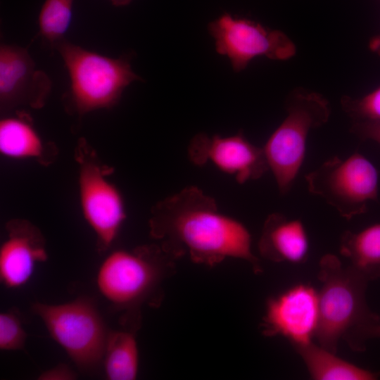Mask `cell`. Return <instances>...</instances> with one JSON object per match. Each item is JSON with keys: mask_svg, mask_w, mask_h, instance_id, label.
I'll list each match as a JSON object with an SVG mask.
<instances>
[{"mask_svg": "<svg viewBox=\"0 0 380 380\" xmlns=\"http://www.w3.org/2000/svg\"><path fill=\"white\" fill-rule=\"evenodd\" d=\"M110 2L116 6H122L129 4L132 0H109Z\"/></svg>", "mask_w": 380, "mask_h": 380, "instance_id": "cell-26", "label": "cell"}, {"mask_svg": "<svg viewBox=\"0 0 380 380\" xmlns=\"http://www.w3.org/2000/svg\"><path fill=\"white\" fill-rule=\"evenodd\" d=\"M318 324V291L301 283L268 298L260 329L264 336L285 338L294 347L312 341Z\"/></svg>", "mask_w": 380, "mask_h": 380, "instance_id": "cell-10", "label": "cell"}, {"mask_svg": "<svg viewBox=\"0 0 380 380\" xmlns=\"http://www.w3.org/2000/svg\"><path fill=\"white\" fill-rule=\"evenodd\" d=\"M78 163V191L82 215L94 231L99 253L115 241L126 218L122 196L110 180V169L103 165L84 139L75 151Z\"/></svg>", "mask_w": 380, "mask_h": 380, "instance_id": "cell-8", "label": "cell"}, {"mask_svg": "<svg viewBox=\"0 0 380 380\" xmlns=\"http://www.w3.org/2000/svg\"><path fill=\"white\" fill-rule=\"evenodd\" d=\"M216 51L227 56L235 72L243 70L255 58L285 61L296 53L291 39L280 30L224 13L208 25Z\"/></svg>", "mask_w": 380, "mask_h": 380, "instance_id": "cell-9", "label": "cell"}, {"mask_svg": "<svg viewBox=\"0 0 380 380\" xmlns=\"http://www.w3.org/2000/svg\"><path fill=\"white\" fill-rule=\"evenodd\" d=\"M293 348L301 357L312 379L374 380L379 377V373L342 359L313 341Z\"/></svg>", "mask_w": 380, "mask_h": 380, "instance_id": "cell-16", "label": "cell"}, {"mask_svg": "<svg viewBox=\"0 0 380 380\" xmlns=\"http://www.w3.org/2000/svg\"><path fill=\"white\" fill-rule=\"evenodd\" d=\"M371 338H380V322L360 329L346 342L353 350L362 351L366 348L367 341Z\"/></svg>", "mask_w": 380, "mask_h": 380, "instance_id": "cell-22", "label": "cell"}, {"mask_svg": "<svg viewBox=\"0 0 380 380\" xmlns=\"http://www.w3.org/2000/svg\"><path fill=\"white\" fill-rule=\"evenodd\" d=\"M150 234L177 260L213 267L229 258L249 263L256 274L260 262L252 251V239L240 221L222 213L215 201L189 186L158 202L151 209Z\"/></svg>", "mask_w": 380, "mask_h": 380, "instance_id": "cell-1", "label": "cell"}, {"mask_svg": "<svg viewBox=\"0 0 380 380\" xmlns=\"http://www.w3.org/2000/svg\"><path fill=\"white\" fill-rule=\"evenodd\" d=\"M76 374L68 366L60 365L42 372L38 376L40 380H72Z\"/></svg>", "mask_w": 380, "mask_h": 380, "instance_id": "cell-24", "label": "cell"}, {"mask_svg": "<svg viewBox=\"0 0 380 380\" xmlns=\"http://www.w3.org/2000/svg\"><path fill=\"white\" fill-rule=\"evenodd\" d=\"M287 115L262 147L279 191L287 194L303 163L308 136L330 117L328 101L321 94L296 90L286 101Z\"/></svg>", "mask_w": 380, "mask_h": 380, "instance_id": "cell-5", "label": "cell"}, {"mask_svg": "<svg viewBox=\"0 0 380 380\" xmlns=\"http://www.w3.org/2000/svg\"><path fill=\"white\" fill-rule=\"evenodd\" d=\"M49 149L28 114L17 112L1 120L0 152L4 156L46 163Z\"/></svg>", "mask_w": 380, "mask_h": 380, "instance_id": "cell-15", "label": "cell"}, {"mask_svg": "<svg viewBox=\"0 0 380 380\" xmlns=\"http://www.w3.org/2000/svg\"><path fill=\"white\" fill-rule=\"evenodd\" d=\"M260 255L275 262L300 264L308 257L310 241L299 219H290L280 213L267 216L258 241Z\"/></svg>", "mask_w": 380, "mask_h": 380, "instance_id": "cell-14", "label": "cell"}, {"mask_svg": "<svg viewBox=\"0 0 380 380\" xmlns=\"http://www.w3.org/2000/svg\"><path fill=\"white\" fill-rule=\"evenodd\" d=\"M350 132L362 140H372L380 145V121H353Z\"/></svg>", "mask_w": 380, "mask_h": 380, "instance_id": "cell-23", "label": "cell"}, {"mask_svg": "<svg viewBox=\"0 0 380 380\" xmlns=\"http://www.w3.org/2000/svg\"><path fill=\"white\" fill-rule=\"evenodd\" d=\"M369 49L380 56V35L371 39L369 42Z\"/></svg>", "mask_w": 380, "mask_h": 380, "instance_id": "cell-25", "label": "cell"}, {"mask_svg": "<svg viewBox=\"0 0 380 380\" xmlns=\"http://www.w3.org/2000/svg\"><path fill=\"white\" fill-rule=\"evenodd\" d=\"M32 309L80 370L92 372L101 365L110 330L91 300L58 305L35 302Z\"/></svg>", "mask_w": 380, "mask_h": 380, "instance_id": "cell-6", "label": "cell"}, {"mask_svg": "<svg viewBox=\"0 0 380 380\" xmlns=\"http://www.w3.org/2000/svg\"><path fill=\"white\" fill-rule=\"evenodd\" d=\"M74 0H45L38 15L39 33L52 48L65 39L72 21Z\"/></svg>", "mask_w": 380, "mask_h": 380, "instance_id": "cell-19", "label": "cell"}, {"mask_svg": "<svg viewBox=\"0 0 380 380\" xmlns=\"http://www.w3.org/2000/svg\"><path fill=\"white\" fill-rule=\"evenodd\" d=\"M139 348L132 329L109 331L102 364L109 380H134L139 371Z\"/></svg>", "mask_w": 380, "mask_h": 380, "instance_id": "cell-18", "label": "cell"}, {"mask_svg": "<svg viewBox=\"0 0 380 380\" xmlns=\"http://www.w3.org/2000/svg\"><path fill=\"white\" fill-rule=\"evenodd\" d=\"M51 82L36 65L27 50L11 44L0 46V106L3 112L18 106L42 108Z\"/></svg>", "mask_w": 380, "mask_h": 380, "instance_id": "cell-12", "label": "cell"}, {"mask_svg": "<svg viewBox=\"0 0 380 380\" xmlns=\"http://www.w3.org/2000/svg\"><path fill=\"white\" fill-rule=\"evenodd\" d=\"M6 230L0 248V278L6 287L17 289L30 280L36 265L48 255L42 232L29 221L11 220Z\"/></svg>", "mask_w": 380, "mask_h": 380, "instance_id": "cell-13", "label": "cell"}, {"mask_svg": "<svg viewBox=\"0 0 380 380\" xmlns=\"http://www.w3.org/2000/svg\"><path fill=\"white\" fill-rule=\"evenodd\" d=\"M308 191L332 206L348 220L367 210L368 203L377 201L379 172L360 153L324 161L305 177Z\"/></svg>", "mask_w": 380, "mask_h": 380, "instance_id": "cell-7", "label": "cell"}, {"mask_svg": "<svg viewBox=\"0 0 380 380\" xmlns=\"http://www.w3.org/2000/svg\"><path fill=\"white\" fill-rule=\"evenodd\" d=\"M188 156L198 166L211 162L239 184L260 179L270 170L262 147L251 143L242 132L229 137L197 134L190 141Z\"/></svg>", "mask_w": 380, "mask_h": 380, "instance_id": "cell-11", "label": "cell"}, {"mask_svg": "<svg viewBox=\"0 0 380 380\" xmlns=\"http://www.w3.org/2000/svg\"><path fill=\"white\" fill-rule=\"evenodd\" d=\"M317 277L319 324L315 339L322 347L337 353L341 339L360 329L380 322L369 308L366 290L369 281L355 268L343 266L333 254L322 257Z\"/></svg>", "mask_w": 380, "mask_h": 380, "instance_id": "cell-2", "label": "cell"}, {"mask_svg": "<svg viewBox=\"0 0 380 380\" xmlns=\"http://www.w3.org/2000/svg\"><path fill=\"white\" fill-rule=\"evenodd\" d=\"M341 103L353 121H380V87L360 98L344 96Z\"/></svg>", "mask_w": 380, "mask_h": 380, "instance_id": "cell-20", "label": "cell"}, {"mask_svg": "<svg viewBox=\"0 0 380 380\" xmlns=\"http://www.w3.org/2000/svg\"><path fill=\"white\" fill-rule=\"evenodd\" d=\"M56 49L68 73V109L79 116L111 108L133 82L142 80L132 69L131 55L110 58L72 44L65 39Z\"/></svg>", "mask_w": 380, "mask_h": 380, "instance_id": "cell-4", "label": "cell"}, {"mask_svg": "<svg viewBox=\"0 0 380 380\" xmlns=\"http://www.w3.org/2000/svg\"><path fill=\"white\" fill-rule=\"evenodd\" d=\"M177 260L158 243L113 251L99 266L98 289L116 308L138 314L144 303H160L162 285L175 271Z\"/></svg>", "mask_w": 380, "mask_h": 380, "instance_id": "cell-3", "label": "cell"}, {"mask_svg": "<svg viewBox=\"0 0 380 380\" xmlns=\"http://www.w3.org/2000/svg\"><path fill=\"white\" fill-rule=\"evenodd\" d=\"M27 334L21 321L13 311L0 314V349L16 350L24 348Z\"/></svg>", "mask_w": 380, "mask_h": 380, "instance_id": "cell-21", "label": "cell"}, {"mask_svg": "<svg viewBox=\"0 0 380 380\" xmlns=\"http://www.w3.org/2000/svg\"><path fill=\"white\" fill-rule=\"evenodd\" d=\"M339 251L369 281L380 279V223L359 232L345 231Z\"/></svg>", "mask_w": 380, "mask_h": 380, "instance_id": "cell-17", "label": "cell"}]
</instances>
